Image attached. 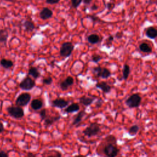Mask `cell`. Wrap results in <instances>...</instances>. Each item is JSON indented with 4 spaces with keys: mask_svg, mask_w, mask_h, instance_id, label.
<instances>
[{
    "mask_svg": "<svg viewBox=\"0 0 157 157\" xmlns=\"http://www.w3.org/2000/svg\"><path fill=\"white\" fill-rule=\"evenodd\" d=\"M6 110L10 116L16 119L21 118L25 115V112L22 107L18 105L9 106Z\"/></svg>",
    "mask_w": 157,
    "mask_h": 157,
    "instance_id": "1",
    "label": "cell"
},
{
    "mask_svg": "<svg viewBox=\"0 0 157 157\" xmlns=\"http://www.w3.org/2000/svg\"><path fill=\"white\" fill-rule=\"evenodd\" d=\"M101 132V128L97 123H92L87 126L83 131V133L85 136L90 137L98 135Z\"/></svg>",
    "mask_w": 157,
    "mask_h": 157,
    "instance_id": "2",
    "label": "cell"
},
{
    "mask_svg": "<svg viewBox=\"0 0 157 157\" xmlns=\"http://www.w3.org/2000/svg\"><path fill=\"white\" fill-rule=\"evenodd\" d=\"M142 98L138 93H134L131 95L126 100V104L129 108H136L139 106L141 103Z\"/></svg>",
    "mask_w": 157,
    "mask_h": 157,
    "instance_id": "3",
    "label": "cell"
},
{
    "mask_svg": "<svg viewBox=\"0 0 157 157\" xmlns=\"http://www.w3.org/2000/svg\"><path fill=\"white\" fill-rule=\"evenodd\" d=\"M74 48V45L70 42H66L63 43L59 50L60 56L64 58L69 57L71 55Z\"/></svg>",
    "mask_w": 157,
    "mask_h": 157,
    "instance_id": "4",
    "label": "cell"
},
{
    "mask_svg": "<svg viewBox=\"0 0 157 157\" xmlns=\"http://www.w3.org/2000/svg\"><path fill=\"white\" fill-rule=\"evenodd\" d=\"M103 151L107 157H116L120 150L115 145L107 143L104 147Z\"/></svg>",
    "mask_w": 157,
    "mask_h": 157,
    "instance_id": "5",
    "label": "cell"
},
{
    "mask_svg": "<svg viewBox=\"0 0 157 157\" xmlns=\"http://www.w3.org/2000/svg\"><path fill=\"white\" fill-rule=\"evenodd\" d=\"M93 72L97 77H101L102 78H108L111 76V72L109 69L106 67H102L100 66L93 67Z\"/></svg>",
    "mask_w": 157,
    "mask_h": 157,
    "instance_id": "6",
    "label": "cell"
},
{
    "mask_svg": "<svg viewBox=\"0 0 157 157\" xmlns=\"http://www.w3.org/2000/svg\"><path fill=\"white\" fill-rule=\"evenodd\" d=\"M31 99V96L28 93H23L20 94L15 101L16 105L19 107H25L29 102Z\"/></svg>",
    "mask_w": 157,
    "mask_h": 157,
    "instance_id": "7",
    "label": "cell"
},
{
    "mask_svg": "<svg viewBox=\"0 0 157 157\" xmlns=\"http://www.w3.org/2000/svg\"><path fill=\"white\" fill-rule=\"evenodd\" d=\"M35 81L33 80L30 77L27 76L25 78H23L20 83L19 87L23 90L29 91L32 90L35 86Z\"/></svg>",
    "mask_w": 157,
    "mask_h": 157,
    "instance_id": "8",
    "label": "cell"
},
{
    "mask_svg": "<svg viewBox=\"0 0 157 157\" xmlns=\"http://www.w3.org/2000/svg\"><path fill=\"white\" fill-rule=\"evenodd\" d=\"M52 105L57 108L63 109L69 105V101L63 98H58L52 101Z\"/></svg>",
    "mask_w": 157,
    "mask_h": 157,
    "instance_id": "9",
    "label": "cell"
},
{
    "mask_svg": "<svg viewBox=\"0 0 157 157\" xmlns=\"http://www.w3.org/2000/svg\"><path fill=\"white\" fill-rule=\"evenodd\" d=\"M73 83L74 78L71 76H67L64 80H63L60 83L59 86L63 91H65L67 90L70 86L72 85Z\"/></svg>",
    "mask_w": 157,
    "mask_h": 157,
    "instance_id": "10",
    "label": "cell"
},
{
    "mask_svg": "<svg viewBox=\"0 0 157 157\" xmlns=\"http://www.w3.org/2000/svg\"><path fill=\"white\" fill-rule=\"evenodd\" d=\"M52 16H53V11L48 7H44L39 13L40 18L44 20L49 19Z\"/></svg>",
    "mask_w": 157,
    "mask_h": 157,
    "instance_id": "11",
    "label": "cell"
},
{
    "mask_svg": "<svg viewBox=\"0 0 157 157\" xmlns=\"http://www.w3.org/2000/svg\"><path fill=\"white\" fill-rule=\"evenodd\" d=\"M95 86L96 88L100 89L105 93H109L112 89L111 86H110L107 82H105L104 81H102V82L96 83Z\"/></svg>",
    "mask_w": 157,
    "mask_h": 157,
    "instance_id": "12",
    "label": "cell"
},
{
    "mask_svg": "<svg viewBox=\"0 0 157 157\" xmlns=\"http://www.w3.org/2000/svg\"><path fill=\"white\" fill-rule=\"evenodd\" d=\"M60 115L57 116H49L47 115L46 118L44 120V125L45 126H50L52 125L55 122L58 121L60 119Z\"/></svg>",
    "mask_w": 157,
    "mask_h": 157,
    "instance_id": "13",
    "label": "cell"
},
{
    "mask_svg": "<svg viewBox=\"0 0 157 157\" xmlns=\"http://www.w3.org/2000/svg\"><path fill=\"white\" fill-rule=\"evenodd\" d=\"M9 37V33L7 29H0V46H5L7 43V38Z\"/></svg>",
    "mask_w": 157,
    "mask_h": 157,
    "instance_id": "14",
    "label": "cell"
},
{
    "mask_svg": "<svg viewBox=\"0 0 157 157\" xmlns=\"http://www.w3.org/2000/svg\"><path fill=\"white\" fill-rule=\"evenodd\" d=\"M78 101L81 104L87 107L90 105L93 102V101H94V98H90L86 96H82L79 98Z\"/></svg>",
    "mask_w": 157,
    "mask_h": 157,
    "instance_id": "15",
    "label": "cell"
},
{
    "mask_svg": "<svg viewBox=\"0 0 157 157\" xmlns=\"http://www.w3.org/2000/svg\"><path fill=\"white\" fill-rule=\"evenodd\" d=\"M80 110V105L78 103H72L69 105H67L66 108L64 110L66 113H74Z\"/></svg>",
    "mask_w": 157,
    "mask_h": 157,
    "instance_id": "16",
    "label": "cell"
},
{
    "mask_svg": "<svg viewBox=\"0 0 157 157\" xmlns=\"http://www.w3.org/2000/svg\"><path fill=\"white\" fill-rule=\"evenodd\" d=\"M146 36L151 39H155L157 36V30L155 28L150 26L146 29L145 31Z\"/></svg>",
    "mask_w": 157,
    "mask_h": 157,
    "instance_id": "17",
    "label": "cell"
},
{
    "mask_svg": "<svg viewBox=\"0 0 157 157\" xmlns=\"http://www.w3.org/2000/svg\"><path fill=\"white\" fill-rule=\"evenodd\" d=\"M43 102L39 99H34L31 101V107L34 110H38L43 106Z\"/></svg>",
    "mask_w": 157,
    "mask_h": 157,
    "instance_id": "18",
    "label": "cell"
},
{
    "mask_svg": "<svg viewBox=\"0 0 157 157\" xmlns=\"http://www.w3.org/2000/svg\"><path fill=\"white\" fill-rule=\"evenodd\" d=\"M139 48L141 52L145 53H150L152 52L151 47L146 42L141 43L139 46Z\"/></svg>",
    "mask_w": 157,
    "mask_h": 157,
    "instance_id": "19",
    "label": "cell"
},
{
    "mask_svg": "<svg viewBox=\"0 0 157 157\" xmlns=\"http://www.w3.org/2000/svg\"><path fill=\"white\" fill-rule=\"evenodd\" d=\"M0 65L4 69H10L13 67V63L10 59H7L6 58H2L0 60Z\"/></svg>",
    "mask_w": 157,
    "mask_h": 157,
    "instance_id": "20",
    "label": "cell"
},
{
    "mask_svg": "<svg viewBox=\"0 0 157 157\" xmlns=\"http://www.w3.org/2000/svg\"><path fill=\"white\" fill-rule=\"evenodd\" d=\"M23 26L25 28V30L27 32H31L35 29L34 24L30 20H25L23 23Z\"/></svg>",
    "mask_w": 157,
    "mask_h": 157,
    "instance_id": "21",
    "label": "cell"
},
{
    "mask_svg": "<svg viewBox=\"0 0 157 157\" xmlns=\"http://www.w3.org/2000/svg\"><path fill=\"white\" fill-rule=\"evenodd\" d=\"M28 74V75L32 76L34 78H37L40 75V74L38 69L34 66H31L29 68Z\"/></svg>",
    "mask_w": 157,
    "mask_h": 157,
    "instance_id": "22",
    "label": "cell"
},
{
    "mask_svg": "<svg viewBox=\"0 0 157 157\" xmlns=\"http://www.w3.org/2000/svg\"><path fill=\"white\" fill-rule=\"evenodd\" d=\"M87 40L91 44H96L99 42L100 37L96 34H91L88 36Z\"/></svg>",
    "mask_w": 157,
    "mask_h": 157,
    "instance_id": "23",
    "label": "cell"
},
{
    "mask_svg": "<svg viewBox=\"0 0 157 157\" xmlns=\"http://www.w3.org/2000/svg\"><path fill=\"white\" fill-rule=\"evenodd\" d=\"M85 114V112L84 110H81V111H80V112L77 113V115H76V117H75V118L74 119V120H73V121H72V125L74 126V125H76V124H77L78 123H79L82 121V120L83 117H84Z\"/></svg>",
    "mask_w": 157,
    "mask_h": 157,
    "instance_id": "24",
    "label": "cell"
},
{
    "mask_svg": "<svg viewBox=\"0 0 157 157\" xmlns=\"http://www.w3.org/2000/svg\"><path fill=\"white\" fill-rule=\"evenodd\" d=\"M122 72H123V78L125 80H127L130 74V67L128 64H124Z\"/></svg>",
    "mask_w": 157,
    "mask_h": 157,
    "instance_id": "25",
    "label": "cell"
},
{
    "mask_svg": "<svg viewBox=\"0 0 157 157\" xmlns=\"http://www.w3.org/2000/svg\"><path fill=\"white\" fill-rule=\"evenodd\" d=\"M139 130V126L137 124L131 126L128 129V133L130 136H135Z\"/></svg>",
    "mask_w": 157,
    "mask_h": 157,
    "instance_id": "26",
    "label": "cell"
},
{
    "mask_svg": "<svg viewBox=\"0 0 157 157\" xmlns=\"http://www.w3.org/2000/svg\"><path fill=\"white\" fill-rule=\"evenodd\" d=\"M105 140L108 143V144H112L113 145H115L117 142V139L115 136L113 135H109L105 138Z\"/></svg>",
    "mask_w": 157,
    "mask_h": 157,
    "instance_id": "27",
    "label": "cell"
},
{
    "mask_svg": "<svg viewBox=\"0 0 157 157\" xmlns=\"http://www.w3.org/2000/svg\"><path fill=\"white\" fill-rule=\"evenodd\" d=\"M52 82H53V78L50 76H48L47 77L43 78V80H42L43 84H44L45 85H50L52 83Z\"/></svg>",
    "mask_w": 157,
    "mask_h": 157,
    "instance_id": "28",
    "label": "cell"
},
{
    "mask_svg": "<svg viewBox=\"0 0 157 157\" xmlns=\"http://www.w3.org/2000/svg\"><path fill=\"white\" fill-rule=\"evenodd\" d=\"M102 58V57L98 54H94L91 56V61L96 63H98Z\"/></svg>",
    "mask_w": 157,
    "mask_h": 157,
    "instance_id": "29",
    "label": "cell"
},
{
    "mask_svg": "<svg viewBox=\"0 0 157 157\" xmlns=\"http://www.w3.org/2000/svg\"><path fill=\"white\" fill-rule=\"evenodd\" d=\"M39 115L40 117V118L42 120H44L46 117L47 116V109H42L40 112H39Z\"/></svg>",
    "mask_w": 157,
    "mask_h": 157,
    "instance_id": "30",
    "label": "cell"
},
{
    "mask_svg": "<svg viewBox=\"0 0 157 157\" xmlns=\"http://www.w3.org/2000/svg\"><path fill=\"white\" fill-rule=\"evenodd\" d=\"M71 1L72 6L74 8H77L82 2V0H71Z\"/></svg>",
    "mask_w": 157,
    "mask_h": 157,
    "instance_id": "31",
    "label": "cell"
},
{
    "mask_svg": "<svg viewBox=\"0 0 157 157\" xmlns=\"http://www.w3.org/2000/svg\"><path fill=\"white\" fill-rule=\"evenodd\" d=\"M113 40H114V37L112 35H110L108 37V38L106 40V45L108 47H109L112 45V42L113 41Z\"/></svg>",
    "mask_w": 157,
    "mask_h": 157,
    "instance_id": "32",
    "label": "cell"
},
{
    "mask_svg": "<svg viewBox=\"0 0 157 157\" xmlns=\"http://www.w3.org/2000/svg\"><path fill=\"white\" fill-rule=\"evenodd\" d=\"M86 17L90 18V19L93 21L94 23L95 22H98V21H100L99 18L98 17L96 16L95 15H88L86 16Z\"/></svg>",
    "mask_w": 157,
    "mask_h": 157,
    "instance_id": "33",
    "label": "cell"
},
{
    "mask_svg": "<svg viewBox=\"0 0 157 157\" xmlns=\"http://www.w3.org/2000/svg\"><path fill=\"white\" fill-rule=\"evenodd\" d=\"M60 0H46V2L48 4H55L58 3Z\"/></svg>",
    "mask_w": 157,
    "mask_h": 157,
    "instance_id": "34",
    "label": "cell"
},
{
    "mask_svg": "<svg viewBox=\"0 0 157 157\" xmlns=\"http://www.w3.org/2000/svg\"><path fill=\"white\" fill-rule=\"evenodd\" d=\"M54 152H55L54 155H50V156H48L47 157H61V154L60 152L58 151H55Z\"/></svg>",
    "mask_w": 157,
    "mask_h": 157,
    "instance_id": "35",
    "label": "cell"
},
{
    "mask_svg": "<svg viewBox=\"0 0 157 157\" xmlns=\"http://www.w3.org/2000/svg\"><path fill=\"white\" fill-rule=\"evenodd\" d=\"M114 6H115V4L113 2H110L107 3V9L109 10L112 9L114 7Z\"/></svg>",
    "mask_w": 157,
    "mask_h": 157,
    "instance_id": "36",
    "label": "cell"
},
{
    "mask_svg": "<svg viewBox=\"0 0 157 157\" xmlns=\"http://www.w3.org/2000/svg\"><path fill=\"white\" fill-rule=\"evenodd\" d=\"M0 157H9L8 154L4 151H0Z\"/></svg>",
    "mask_w": 157,
    "mask_h": 157,
    "instance_id": "37",
    "label": "cell"
},
{
    "mask_svg": "<svg viewBox=\"0 0 157 157\" xmlns=\"http://www.w3.org/2000/svg\"><path fill=\"white\" fill-rule=\"evenodd\" d=\"M4 131V126L2 122L0 120V134Z\"/></svg>",
    "mask_w": 157,
    "mask_h": 157,
    "instance_id": "38",
    "label": "cell"
},
{
    "mask_svg": "<svg viewBox=\"0 0 157 157\" xmlns=\"http://www.w3.org/2000/svg\"><path fill=\"white\" fill-rule=\"evenodd\" d=\"M98 9V6L96 5V4H93L91 7H90V9L91 10H97Z\"/></svg>",
    "mask_w": 157,
    "mask_h": 157,
    "instance_id": "39",
    "label": "cell"
},
{
    "mask_svg": "<svg viewBox=\"0 0 157 157\" xmlns=\"http://www.w3.org/2000/svg\"><path fill=\"white\" fill-rule=\"evenodd\" d=\"M123 36L122 33H117L115 34V37L117 39H121Z\"/></svg>",
    "mask_w": 157,
    "mask_h": 157,
    "instance_id": "40",
    "label": "cell"
},
{
    "mask_svg": "<svg viewBox=\"0 0 157 157\" xmlns=\"http://www.w3.org/2000/svg\"><path fill=\"white\" fill-rule=\"evenodd\" d=\"M82 1L83 2L84 4H85V5H89V4L91 2L92 0H82Z\"/></svg>",
    "mask_w": 157,
    "mask_h": 157,
    "instance_id": "41",
    "label": "cell"
},
{
    "mask_svg": "<svg viewBox=\"0 0 157 157\" xmlns=\"http://www.w3.org/2000/svg\"><path fill=\"white\" fill-rule=\"evenodd\" d=\"M27 157H35V155L32 153H28L27 155Z\"/></svg>",
    "mask_w": 157,
    "mask_h": 157,
    "instance_id": "42",
    "label": "cell"
},
{
    "mask_svg": "<svg viewBox=\"0 0 157 157\" xmlns=\"http://www.w3.org/2000/svg\"><path fill=\"white\" fill-rule=\"evenodd\" d=\"M5 1H8V2H14V1H15L16 0H5Z\"/></svg>",
    "mask_w": 157,
    "mask_h": 157,
    "instance_id": "43",
    "label": "cell"
},
{
    "mask_svg": "<svg viewBox=\"0 0 157 157\" xmlns=\"http://www.w3.org/2000/svg\"><path fill=\"white\" fill-rule=\"evenodd\" d=\"M77 157H85V156H77Z\"/></svg>",
    "mask_w": 157,
    "mask_h": 157,
    "instance_id": "44",
    "label": "cell"
}]
</instances>
